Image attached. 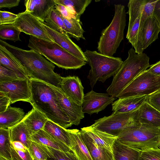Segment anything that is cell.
Returning <instances> with one entry per match:
<instances>
[{
  "label": "cell",
  "mask_w": 160,
  "mask_h": 160,
  "mask_svg": "<svg viewBox=\"0 0 160 160\" xmlns=\"http://www.w3.org/2000/svg\"><path fill=\"white\" fill-rule=\"evenodd\" d=\"M32 107L43 113L48 119L67 129L72 124L61 108L52 86L37 79L29 78Z\"/></svg>",
  "instance_id": "7a4b0ae2"
},
{
  "label": "cell",
  "mask_w": 160,
  "mask_h": 160,
  "mask_svg": "<svg viewBox=\"0 0 160 160\" xmlns=\"http://www.w3.org/2000/svg\"><path fill=\"white\" fill-rule=\"evenodd\" d=\"M146 70L155 75L160 76V61L151 65L149 68Z\"/></svg>",
  "instance_id": "bcb514c9"
},
{
  "label": "cell",
  "mask_w": 160,
  "mask_h": 160,
  "mask_svg": "<svg viewBox=\"0 0 160 160\" xmlns=\"http://www.w3.org/2000/svg\"><path fill=\"white\" fill-rule=\"evenodd\" d=\"M140 122L155 128H160V112L146 101L140 108Z\"/></svg>",
  "instance_id": "4316f807"
},
{
  "label": "cell",
  "mask_w": 160,
  "mask_h": 160,
  "mask_svg": "<svg viewBox=\"0 0 160 160\" xmlns=\"http://www.w3.org/2000/svg\"><path fill=\"white\" fill-rule=\"evenodd\" d=\"M60 88L66 95L78 105L82 106L84 95V88L78 77H62Z\"/></svg>",
  "instance_id": "e0dca14e"
},
{
  "label": "cell",
  "mask_w": 160,
  "mask_h": 160,
  "mask_svg": "<svg viewBox=\"0 0 160 160\" xmlns=\"http://www.w3.org/2000/svg\"><path fill=\"white\" fill-rule=\"evenodd\" d=\"M40 21L53 42L72 54L87 62V59L84 52L71 40L66 33L58 32L48 27L45 23L44 22Z\"/></svg>",
  "instance_id": "2e32d148"
},
{
  "label": "cell",
  "mask_w": 160,
  "mask_h": 160,
  "mask_svg": "<svg viewBox=\"0 0 160 160\" xmlns=\"http://www.w3.org/2000/svg\"><path fill=\"white\" fill-rule=\"evenodd\" d=\"M11 142L19 141L28 149L32 141L26 125L22 120L15 126L8 128Z\"/></svg>",
  "instance_id": "f1b7e54d"
},
{
  "label": "cell",
  "mask_w": 160,
  "mask_h": 160,
  "mask_svg": "<svg viewBox=\"0 0 160 160\" xmlns=\"http://www.w3.org/2000/svg\"><path fill=\"white\" fill-rule=\"evenodd\" d=\"M54 0H26V11L39 20L45 22L51 9L56 5Z\"/></svg>",
  "instance_id": "ac0fdd59"
},
{
  "label": "cell",
  "mask_w": 160,
  "mask_h": 160,
  "mask_svg": "<svg viewBox=\"0 0 160 160\" xmlns=\"http://www.w3.org/2000/svg\"><path fill=\"white\" fill-rule=\"evenodd\" d=\"M81 130L85 132L96 143L112 153L113 145L118 137L92 128L90 126L83 128Z\"/></svg>",
  "instance_id": "484cf974"
},
{
  "label": "cell",
  "mask_w": 160,
  "mask_h": 160,
  "mask_svg": "<svg viewBox=\"0 0 160 160\" xmlns=\"http://www.w3.org/2000/svg\"><path fill=\"white\" fill-rule=\"evenodd\" d=\"M114 160H140L141 152L121 143L118 139L112 147Z\"/></svg>",
  "instance_id": "83f0119b"
},
{
  "label": "cell",
  "mask_w": 160,
  "mask_h": 160,
  "mask_svg": "<svg viewBox=\"0 0 160 160\" xmlns=\"http://www.w3.org/2000/svg\"><path fill=\"white\" fill-rule=\"evenodd\" d=\"M18 17L17 14L7 11H0V25L13 24Z\"/></svg>",
  "instance_id": "60d3db41"
},
{
  "label": "cell",
  "mask_w": 160,
  "mask_h": 160,
  "mask_svg": "<svg viewBox=\"0 0 160 160\" xmlns=\"http://www.w3.org/2000/svg\"><path fill=\"white\" fill-rule=\"evenodd\" d=\"M116 98L107 93H97L93 90L84 94L82 105L84 113L98 114L113 102Z\"/></svg>",
  "instance_id": "5bb4252c"
},
{
  "label": "cell",
  "mask_w": 160,
  "mask_h": 160,
  "mask_svg": "<svg viewBox=\"0 0 160 160\" xmlns=\"http://www.w3.org/2000/svg\"><path fill=\"white\" fill-rule=\"evenodd\" d=\"M28 47L42 55L58 67L66 69H79L87 62L69 53L58 44L30 35Z\"/></svg>",
  "instance_id": "277c9868"
},
{
  "label": "cell",
  "mask_w": 160,
  "mask_h": 160,
  "mask_svg": "<svg viewBox=\"0 0 160 160\" xmlns=\"http://www.w3.org/2000/svg\"><path fill=\"white\" fill-rule=\"evenodd\" d=\"M56 92L59 104L72 125L78 126L84 117L82 106L66 95L60 88L51 85Z\"/></svg>",
  "instance_id": "9a60e30c"
},
{
  "label": "cell",
  "mask_w": 160,
  "mask_h": 160,
  "mask_svg": "<svg viewBox=\"0 0 160 160\" xmlns=\"http://www.w3.org/2000/svg\"><path fill=\"white\" fill-rule=\"evenodd\" d=\"M148 96L119 98L112 104V111L117 113H128L138 109L146 101Z\"/></svg>",
  "instance_id": "d6986e66"
},
{
  "label": "cell",
  "mask_w": 160,
  "mask_h": 160,
  "mask_svg": "<svg viewBox=\"0 0 160 160\" xmlns=\"http://www.w3.org/2000/svg\"><path fill=\"white\" fill-rule=\"evenodd\" d=\"M48 119L43 113L33 107L32 110L25 115L22 121L26 125L31 135L43 129Z\"/></svg>",
  "instance_id": "44dd1931"
},
{
  "label": "cell",
  "mask_w": 160,
  "mask_h": 160,
  "mask_svg": "<svg viewBox=\"0 0 160 160\" xmlns=\"http://www.w3.org/2000/svg\"><path fill=\"white\" fill-rule=\"evenodd\" d=\"M113 18L109 26L102 32L98 44L99 52L112 57L123 40L126 25V12L124 5L114 4Z\"/></svg>",
  "instance_id": "5b68a950"
},
{
  "label": "cell",
  "mask_w": 160,
  "mask_h": 160,
  "mask_svg": "<svg viewBox=\"0 0 160 160\" xmlns=\"http://www.w3.org/2000/svg\"><path fill=\"white\" fill-rule=\"evenodd\" d=\"M80 131L82 139L93 160H114L112 152L96 143L82 130Z\"/></svg>",
  "instance_id": "ffe728a7"
},
{
  "label": "cell",
  "mask_w": 160,
  "mask_h": 160,
  "mask_svg": "<svg viewBox=\"0 0 160 160\" xmlns=\"http://www.w3.org/2000/svg\"><path fill=\"white\" fill-rule=\"evenodd\" d=\"M4 47L25 68L29 78L44 82L60 88L62 77L54 72V64L39 53L33 50H25L0 40Z\"/></svg>",
  "instance_id": "6da1fadb"
},
{
  "label": "cell",
  "mask_w": 160,
  "mask_h": 160,
  "mask_svg": "<svg viewBox=\"0 0 160 160\" xmlns=\"http://www.w3.org/2000/svg\"><path fill=\"white\" fill-rule=\"evenodd\" d=\"M84 53L91 67L87 78L92 88L98 81L104 82L114 76L123 62L120 58L105 55L95 51L87 50Z\"/></svg>",
  "instance_id": "8992f818"
},
{
  "label": "cell",
  "mask_w": 160,
  "mask_h": 160,
  "mask_svg": "<svg viewBox=\"0 0 160 160\" xmlns=\"http://www.w3.org/2000/svg\"><path fill=\"white\" fill-rule=\"evenodd\" d=\"M57 4L68 8L74 13L75 18L80 21L81 15L92 2L91 0H54Z\"/></svg>",
  "instance_id": "1f68e13d"
},
{
  "label": "cell",
  "mask_w": 160,
  "mask_h": 160,
  "mask_svg": "<svg viewBox=\"0 0 160 160\" xmlns=\"http://www.w3.org/2000/svg\"><path fill=\"white\" fill-rule=\"evenodd\" d=\"M32 141L64 152L72 150L68 146L43 129L31 136Z\"/></svg>",
  "instance_id": "603a6c76"
},
{
  "label": "cell",
  "mask_w": 160,
  "mask_h": 160,
  "mask_svg": "<svg viewBox=\"0 0 160 160\" xmlns=\"http://www.w3.org/2000/svg\"><path fill=\"white\" fill-rule=\"evenodd\" d=\"M10 150L12 160H33L28 148L24 150L17 149L11 144Z\"/></svg>",
  "instance_id": "f35d334b"
},
{
  "label": "cell",
  "mask_w": 160,
  "mask_h": 160,
  "mask_svg": "<svg viewBox=\"0 0 160 160\" xmlns=\"http://www.w3.org/2000/svg\"><path fill=\"white\" fill-rule=\"evenodd\" d=\"M140 160H160V148L141 152Z\"/></svg>",
  "instance_id": "ab89813d"
},
{
  "label": "cell",
  "mask_w": 160,
  "mask_h": 160,
  "mask_svg": "<svg viewBox=\"0 0 160 160\" xmlns=\"http://www.w3.org/2000/svg\"><path fill=\"white\" fill-rule=\"evenodd\" d=\"M11 144L17 149L24 150L28 148L22 143L19 141L11 142Z\"/></svg>",
  "instance_id": "c3c4849f"
},
{
  "label": "cell",
  "mask_w": 160,
  "mask_h": 160,
  "mask_svg": "<svg viewBox=\"0 0 160 160\" xmlns=\"http://www.w3.org/2000/svg\"><path fill=\"white\" fill-rule=\"evenodd\" d=\"M0 92L10 98L11 104L20 101L31 102V93L28 77L22 80L0 82Z\"/></svg>",
  "instance_id": "8fae6325"
},
{
  "label": "cell",
  "mask_w": 160,
  "mask_h": 160,
  "mask_svg": "<svg viewBox=\"0 0 160 160\" xmlns=\"http://www.w3.org/2000/svg\"><path fill=\"white\" fill-rule=\"evenodd\" d=\"M43 130L63 142L71 148V140L67 129L48 119Z\"/></svg>",
  "instance_id": "f546056e"
},
{
  "label": "cell",
  "mask_w": 160,
  "mask_h": 160,
  "mask_svg": "<svg viewBox=\"0 0 160 160\" xmlns=\"http://www.w3.org/2000/svg\"><path fill=\"white\" fill-rule=\"evenodd\" d=\"M0 65L22 77H28L24 68L12 54L1 44H0Z\"/></svg>",
  "instance_id": "7402d4cb"
},
{
  "label": "cell",
  "mask_w": 160,
  "mask_h": 160,
  "mask_svg": "<svg viewBox=\"0 0 160 160\" xmlns=\"http://www.w3.org/2000/svg\"><path fill=\"white\" fill-rule=\"evenodd\" d=\"M139 108L133 112L117 113L113 112L108 116H104L94 121L91 128L118 137L123 131L140 127Z\"/></svg>",
  "instance_id": "ba28073f"
},
{
  "label": "cell",
  "mask_w": 160,
  "mask_h": 160,
  "mask_svg": "<svg viewBox=\"0 0 160 160\" xmlns=\"http://www.w3.org/2000/svg\"><path fill=\"white\" fill-rule=\"evenodd\" d=\"M26 78L22 77L13 71L0 65V82L22 80Z\"/></svg>",
  "instance_id": "8d00e7d4"
},
{
  "label": "cell",
  "mask_w": 160,
  "mask_h": 160,
  "mask_svg": "<svg viewBox=\"0 0 160 160\" xmlns=\"http://www.w3.org/2000/svg\"><path fill=\"white\" fill-rule=\"evenodd\" d=\"M149 57L145 53H137L133 48L128 51V56L113 76L111 85L106 91L116 98L134 78L143 72L150 65Z\"/></svg>",
  "instance_id": "3957f363"
},
{
  "label": "cell",
  "mask_w": 160,
  "mask_h": 160,
  "mask_svg": "<svg viewBox=\"0 0 160 160\" xmlns=\"http://www.w3.org/2000/svg\"><path fill=\"white\" fill-rule=\"evenodd\" d=\"M160 24L153 16L148 18L138 31L136 43L134 48L138 53L143 50L158 38Z\"/></svg>",
  "instance_id": "4fadbf2b"
},
{
  "label": "cell",
  "mask_w": 160,
  "mask_h": 160,
  "mask_svg": "<svg viewBox=\"0 0 160 160\" xmlns=\"http://www.w3.org/2000/svg\"><path fill=\"white\" fill-rule=\"evenodd\" d=\"M146 101L160 112V91L148 96Z\"/></svg>",
  "instance_id": "b9f144b4"
},
{
  "label": "cell",
  "mask_w": 160,
  "mask_h": 160,
  "mask_svg": "<svg viewBox=\"0 0 160 160\" xmlns=\"http://www.w3.org/2000/svg\"><path fill=\"white\" fill-rule=\"evenodd\" d=\"M160 91V76L146 70L134 78L116 96L118 98L148 96Z\"/></svg>",
  "instance_id": "9c48e42d"
},
{
  "label": "cell",
  "mask_w": 160,
  "mask_h": 160,
  "mask_svg": "<svg viewBox=\"0 0 160 160\" xmlns=\"http://www.w3.org/2000/svg\"><path fill=\"white\" fill-rule=\"evenodd\" d=\"M128 7L129 19L126 38L134 48L142 15H149L151 7L148 0H130Z\"/></svg>",
  "instance_id": "30bf717a"
},
{
  "label": "cell",
  "mask_w": 160,
  "mask_h": 160,
  "mask_svg": "<svg viewBox=\"0 0 160 160\" xmlns=\"http://www.w3.org/2000/svg\"><path fill=\"white\" fill-rule=\"evenodd\" d=\"M40 145L46 153L47 160H79L72 151L64 152L45 145Z\"/></svg>",
  "instance_id": "d6a6232c"
},
{
  "label": "cell",
  "mask_w": 160,
  "mask_h": 160,
  "mask_svg": "<svg viewBox=\"0 0 160 160\" xmlns=\"http://www.w3.org/2000/svg\"><path fill=\"white\" fill-rule=\"evenodd\" d=\"M25 116L23 109L9 106L4 111L0 112V128L7 129L16 125Z\"/></svg>",
  "instance_id": "d4e9b609"
},
{
  "label": "cell",
  "mask_w": 160,
  "mask_h": 160,
  "mask_svg": "<svg viewBox=\"0 0 160 160\" xmlns=\"http://www.w3.org/2000/svg\"><path fill=\"white\" fill-rule=\"evenodd\" d=\"M159 148H160V145L159 146Z\"/></svg>",
  "instance_id": "816d5d0a"
},
{
  "label": "cell",
  "mask_w": 160,
  "mask_h": 160,
  "mask_svg": "<svg viewBox=\"0 0 160 160\" xmlns=\"http://www.w3.org/2000/svg\"><path fill=\"white\" fill-rule=\"evenodd\" d=\"M20 0H0V8H8L9 9L18 6Z\"/></svg>",
  "instance_id": "f6af8a7d"
},
{
  "label": "cell",
  "mask_w": 160,
  "mask_h": 160,
  "mask_svg": "<svg viewBox=\"0 0 160 160\" xmlns=\"http://www.w3.org/2000/svg\"><path fill=\"white\" fill-rule=\"evenodd\" d=\"M118 139L122 143L140 152L157 149L160 145V128L141 124L139 128L123 131Z\"/></svg>",
  "instance_id": "52a82bcc"
},
{
  "label": "cell",
  "mask_w": 160,
  "mask_h": 160,
  "mask_svg": "<svg viewBox=\"0 0 160 160\" xmlns=\"http://www.w3.org/2000/svg\"><path fill=\"white\" fill-rule=\"evenodd\" d=\"M57 12L62 18L66 28L67 34L78 40L80 38L85 40L83 36L84 30L80 21L76 18H72L68 19L63 17L61 12L56 9Z\"/></svg>",
  "instance_id": "4dcf8cb0"
},
{
  "label": "cell",
  "mask_w": 160,
  "mask_h": 160,
  "mask_svg": "<svg viewBox=\"0 0 160 160\" xmlns=\"http://www.w3.org/2000/svg\"><path fill=\"white\" fill-rule=\"evenodd\" d=\"M153 15L160 24V0H158L154 7Z\"/></svg>",
  "instance_id": "7dc6e473"
},
{
  "label": "cell",
  "mask_w": 160,
  "mask_h": 160,
  "mask_svg": "<svg viewBox=\"0 0 160 160\" xmlns=\"http://www.w3.org/2000/svg\"><path fill=\"white\" fill-rule=\"evenodd\" d=\"M71 138V148L79 160H93L84 142L80 131L77 129H68Z\"/></svg>",
  "instance_id": "cb8c5ba5"
},
{
  "label": "cell",
  "mask_w": 160,
  "mask_h": 160,
  "mask_svg": "<svg viewBox=\"0 0 160 160\" xmlns=\"http://www.w3.org/2000/svg\"><path fill=\"white\" fill-rule=\"evenodd\" d=\"M10 144L9 129L0 128V157L7 160H12Z\"/></svg>",
  "instance_id": "e575fe53"
},
{
  "label": "cell",
  "mask_w": 160,
  "mask_h": 160,
  "mask_svg": "<svg viewBox=\"0 0 160 160\" xmlns=\"http://www.w3.org/2000/svg\"><path fill=\"white\" fill-rule=\"evenodd\" d=\"M44 23L54 30L59 32H65L67 34L63 22L54 7L51 9L45 19Z\"/></svg>",
  "instance_id": "836d02e7"
},
{
  "label": "cell",
  "mask_w": 160,
  "mask_h": 160,
  "mask_svg": "<svg viewBox=\"0 0 160 160\" xmlns=\"http://www.w3.org/2000/svg\"><path fill=\"white\" fill-rule=\"evenodd\" d=\"M33 160H37V159H35V158H33Z\"/></svg>",
  "instance_id": "f907efd6"
},
{
  "label": "cell",
  "mask_w": 160,
  "mask_h": 160,
  "mask_svg": "<svg viewBox=\"0 0 160 160\" xmlns=\"http://www.w3.org/2000/svg\"><path fill=\"white\" fill-rule=\"evenodd\" d=\"M10 104V98L4 93L0 92V112L5 111Z\"/></svg>",
  "instance_id": "ee69618b"
},
{
  "label": "cell",
  "mask_w": 160,
  "mask_h": 160,
  "mask_svg": "<svg viewBox=\"0 0 160 160\" xmlns=\"http://www.w3.org/2000/svg\"><path fill=\"white\" fill-rule=\"evenodd\" d=\"M21 31L13 24L0 25V38L16 42L21 41Z\"/></svg>",
  "instance_id": "d590c367"
},
{
  "label": "cell",
  "mask_w": 160,
  "mask_h": 160,
  "mask_svg": "<svg viewBox=\"0 0 160 160\" xmlns=\"http://www.w3.org/2000/svg\"><path fill=\"white\" fill-rule=\"evenodd\" d=\"M13 24L21 32L38 38L53 42L40 20L25 11L19 13Z\"/></svg>",
  "instance_id": "7c38bea8"
},
{
  "label": "cell",
  "mask_w": 160,
  "mask_h": 160,
  "mask_svg": "<svg viewBox=\"0 0 160 160\" xmlns=\"http://www.w3.org/2000/svg\"><path fill=\"white\" fill-rule=\"evenodd\" d=\"M54 8L59 11L64 17L68 19L72 18H75L73 12L68 7L63 5L56 4Z\"/></svg>",
  "instance_id": "7bdbcfd3"
},
{
  "label": "cell",
  "mask_w": 160,
  "mask_h": 160,
  "mask_svg": "<svg viewBox=\"0 0 160 160\" xmlns=\"http://www.w3.org/2000/svg\"><path fill=\"white\" fill-rule=\"evenodd\" d=\"M28 149L33 158L38 160H47L46 153L40 144L32 141Z\"/></svg>",
  "instance_id": "74e56055"
},
{
  "label": "cell",
  "mask_w": 160,
  "mask_h": 160,
  "mask_svg": "<svg viewBox=\"0 0 160 160\" xmlns=\"http://www.w3.org/2000/svg\"><path fill=\"white\" fill-rule=\"evenodd\" d=\"M0 160H7L5 159L4 158L2 157H0Z\"/></svg>",
  "instance_id": "681fc988"
}]
</instances>
